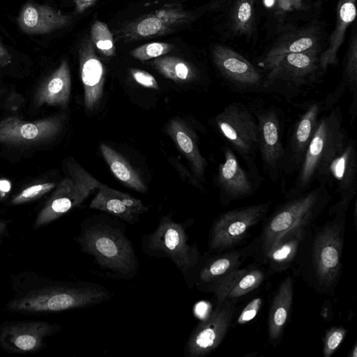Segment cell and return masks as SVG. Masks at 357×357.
Listing matches in <instances>:
<instances>
[{
    "instance_id": "cell-22",
    "label": "cell",
    "mask_w": 357,
    "mask_h": 357,
    "mask_svg": "<svg viewBox=\"0 0 357 357\" xmlns=\"http://www.w3.org/2000/svg\"><path fill=\"white\" fill-rule=\"evenodd\" d=\"M257 248L258 242L255 238L241 248L215 253L199 267L195 284L197 287L206 284L240 268L245 260L253 257Z\"/></svg>"
},
{
    "instance_id": "cell-40",
    "label": "cell",
    "mask_w": 357,
    "mask_h": 357,
    "mask_svg": "<svg viewBox=\"0 0 357 357\" xmlns=\"http://www.w3.org/2000/svg\"><path fill=\"white\" fill-rule=\"evenodd\" d=\"M278 8L282 10H289L298 8L302 4V0H278Z\"/></svg>"
},
{
    "instance_id": "cell-39",
    "label": "cell",
    "mask_w": 357,
    "mask_h": 357,
    "mask_svg": "<svg viewBox=\"0 0 357 357\" xmlns=\"http://www.w3.org/2000/svg\"><path fill=\"white\" fill-rule=\"evenodd\" d=\"M132 78L140 85L150 89H158L159 86L155 77L146 71L132 68L130 70Z\"/></svg>"
},
{
    "instance_id": "cell-43",
    "label": "cell",
    "mask_w": 357,
    "mask_h": 357,
    "mask_svg": "<svg viewBox=\"0 0 357 357\" xmlns=\"http://www.w3.org/2000/svg\"><path fill=\"white\" fill-rule=\"evenodd\" d=\"M357 109V95H353V100L349 108V114L351 116V120L354 121L356 116Z\"/></svg>"
},
{
    "instance_id": "cell-13",
    "label": "cell",
    "mask_w": 357,
    "mask_h": 357,
    "mask_svg": "<svg viewBox=\"0 0 357 357\" xmlns=\"http://www.w3.org/2000/svg\"><path fill=\"white\" fill-rule=\"evenodd\" d=\"M192 18L191 13L181 5L169 4L132 21L119 35L125 42L157 37L173 31Z\"/></svg>"
},
{
    "instance_id": "cell-10",
    "label": "cell",
    "mask_w": 357,
    "mask_h": 357,
    "mask_svg": "<svg viewBox=\"0 0 357 357\" xmlns=\"http://www.w3.org/2000/svg\"><path fill=\"white\" fill-rule=\"evenodd\" d=\"M237 301L225 299L200 321L185 345V357H202L219 347L229 332L237 311Z\"/></svg>"
},
{
    "instance_id": "cell-36",
    "label": "cell",
    "mask_w": 357,
    "mask_h": 357,
    "mask_svg": "<svg viewBox=\"0 0 357 357\" xmlns=\"http://www.w3.org/2000/svg\"><path fill=\"white\" fill-rule=\"evenodd\" d=\"M347 333L343 326H332L324 333L322 354L324 357H331L340 346Z\"/></svg>"
},
{
    "instance_id": "cell-16",
    "label": "cell",
    "mask_w": 357,
    "mask_h": 357,
    "mask_svg": "<svg viewBox=\"0 0 357 357\" xmlns=\"http://www.w3.org/2000/svg\"><path fill=\"white\" fill-rule=\"evenodd\" d=\"M63 119L50 116L33 121L10 116L0 121V144L29 146L47 142L61 131Z\"/></svg>"
},
{
    "instance_id": "cell-18",
    "label": "cell",
    "mask_w": 357,
    "mask_h": 357,
    "mask_svg": "<svg viewBox=\"0 0 357 357\" xmlns=\"http://www.w3.org/2000/svg\"><path fill=\"white\" fill-rule=\"evenodd\" d=\"M59 326L41 321H15L0 330V346L11 353H31L41 349L45 337L59 331Z\"/></svg>"
},
{
    "instance_id": "cell-38",
    "label": "cell",
    "mask_w": 357,
    "mask_h": 357,
    "mask_svg": "<svg viewBox=\"0 0 357 357\" xmlns=\"http://www.w3.org/2000/svg\"><path fill=\"white\" fill-rule=\"evenodd\" d=\"M264 300L261 297L253 298L242 310L236 319V324L243 325L252 320L260 310Z\"/></svg>"
},
{
    "instance_id": "cell-9",
    "label": "cell",
    "mask_w": 357,
    "mask_h": 357,
    "mask_svg": "<svg viewBox=\"0 0 357 357\" xmlns=\"http://www.w3.org/2000/svg\"><path fill=\"white\" fill-rule=\"evenodd\" d=\"M271 206V202L267 201L221 213L210 229L208 252L215 254L236 248L251 228L265 219Z\"/></svg>"
},
{
    "instance_id": "cell-27",
    "label": "cell",
    "mask_w": 357,
    "mask_h": 357,
    "mask_svg": "<svg viewBox=\"0 0 357 357\" xmlns=\"http://www.w3.org/2000/svg\"><path fill=\"white\" fill-rule=\"evenodd\" d=\"M318 26H310L282 34L270 47L261 61L288 53L321 51Z\"/></svg>"
},
{
    "instance_id": "cell-45",
    "label": "cell",
    "mask_w": 357,
    "mask_h": 357,
    "mask_svg": "<svg viewBox=\"0 0 357 357\" xmlns=\"http://www.w3.org/2000/svg\"><path fill=\"white\" fill-rule=\"evenodd\" d=\"M357 356V343L356 342L354 343L351 349L349 351L348 354V357H356Z\"/></svg>"
},
{
    "instance_id": "cell-26",
    "label": "cell",
    "mask_w": 357,
    "mask_h": 357,
    "mask_svg": "<svg viewBox=\"0 0 357 357\" xmlns=\"http://www.w3.org/2000/svg\"><path fill=\"white\" fill-rule=\"evenodd\" d=\"M356 0L337 1L335 26L327 47L319 56V66L324 73L329 66L337 64V52L344 42L346 31L356 16Z\"/></svg>"
},
{
    "instance_id": "cell-11",
    "label": "cell",
    "mask_w": 357,
    "mask_h": 357,
    "mask_svg": "<svg viewBox=\"0 0 357 357\" xmlns=\"http://www.w3.org/2000/svg\"><path fill=\"white\" fill-rule=\"evenodd\" d=\"M212 57L218 72L232 91L264 92V76L242 55L219 45L213 47Z\"/></svg>"
},
{
    "instance_id": "cell-4",
    "label": "cell",
    "mask_w": 357,
    "mask_h": 357,
    "mask_svg": "<svg viewBox=\"0 0 357 357\" xmlns=\"http://www.w3.org/2000/svg\"><path fill=\"white\" fill-rule=\"evenodd\" d=\"M81 251L93 257L102 268L123 279L132 278L138 270L133 245L119 227L97 222L84 227L76 238Z\"/></svg>"
},
{
    "instance_id": "cell-24",
    "label": "cell",
    "mask_w": 357,
    "mask_h": 357,
    "mask_svg": "<svg viewBox=\"0 0 357 357\" xmlns=\"http://www.w3.org/2000/svg\"><path fill=\"white\" fill-rule=\"evenodd\" d=\"M71 22V17L47 5L26 3L17 18L20 29L27 34H45L61 29Z\"/></svg>"
},
{
    "instance_id": "cell-44",
    "label": "cell",
    "mask_w": 357,
    "mask_h": 357,
    "mask_svg": "<svg viewBox=\"0 0 357 357\" xmlns=\"http://www.w3.org/2000/svg\"><path fill=\"white\" fill-rule=\"evenodd\" d=\"M6 183L7 182H5V181H1L0 182V197L5 196L10 190V184Z\"/></svg>"
},
{
    "instance_id": "cell-25",
    "label": "cell",
    "mask_w": 357,
    "mask_h": 357,
    "mask_svg": "<svg viewBox=\"0 0 357 357\" xmlns=\"http://www.w3.org/2000/svg\"><path fill=\"white\" fill-rule=\"evenodd\" d=\"M308 226H299L285 233L266 254L263 265L268 268L267 274L282 273L291 268L299 245Z\"/></svg>"
},
{
    "instance_id": "cell-8",
    "label": "cell",
    "mask_w": 357,
    "mask_h": 357,
    "mask_svg": "<svg viewBox=\"0 0 357 357\" xmlns=\"http://www.w3.org/2000/svg\"><path fill=\"white\" fill-rule=\"evenodd\" d=\"M220 134L229 146L247 162L249 169L257 171L258 126L252 109L241 102H231L213 118Z\"/></svg>"
},
{
    "instance_id": "cell-32",
    "label": "cell",
    "mask_w": 357,
    "mask_h": 357,
    "mask_svg": "<svg viewBox=\"0 0 357 357\" xmlns=\"http://www.w3.org/2000/svg\"><path fill=\"white\" fill-rule=\"evenodd\" d=\"M255 0H236L231 13V26L239 35H249L254 25Z\"/></svg>"
},
{
    "instance_id": "cell-21",
    "label": "cell",
    "mask_w": 357,
    "mask_h": 357,
    "mask_svg": "<svg viewBox=\"0 0 357 357\" xmlns=\"http://www.w3.org/2000/svg\"><path fill=\"white\" fill-rule=\"evenodd\" d=\"M89 207L112 214L130 224L136 222L139 216L148 211L139 199L102 183Z\"/></svg>"
},
{
    "instance_id": "cell-47",
    "label": "cell",
    "mask_w": 357,
    "mask_h": 357,
    "mask_svg": "<svg viewBox=\"0 0 357 357\" xmlns=\"http://www.w3.org/2000/svg\"><path fill=\"white\" fill-rule=\"evenodd\" d=\"M6 227V225L5 224V222L0 220V236L4 232Z\"/></svg>"
},
{
    "instance_id": "cell-46",
    "label": "cell",
    "mask_w": 357,
    "mask_h": 357,
    "mask_svg": "<svg viewBox=\"0 0 357 357\" xmlns=\"http://www.w3.org/2000/svg\"><path fill=\"white\" fill-rule=\"evenodd\" d=\"M354 222L356 229H357V202L356 200L354 202Z\"/></svg>"
},
{
    "instance_id": "cell-29",
    "label": "cell",
    "mask_w": 357,
    "mask_h": 357,
    "mask_svg": "<svg viewBox=\"0 0 357 357\" xmlns=\"http://www.w3.org/2000/svg\"><path fill=\"white\" fill-rule=\"evenodd\" d=\"M71 90V77L66 60L48 76L40 85L36 95L38 105H59L65 107L68 103Z\"/></svg>"
},
{
    "instance_id": "cell-1",
    "label": "cell",
    "mask_w": 357,
    "mask_h": 357,
    "mask_svg": "<svg viewBox=\"0 0 357 357\" xmlns=\"http://www.w3.org/2000/svg\"><path fill=\"white\" fill-rule=\"evenodd\" d=\"M346 221L347 213H338L321 225L314 222L299 245L292 275L317 294H335L342 273Z\"/></svg>"
},
{
    "instance_id": "cell-3",
    "label": "cell",
    "mask_w": 357,
    "mask_h": 357,
    "mask_svg": "<svg viewBox=\"0 0 357 357\" xmlns=\"http://www.w3.org/2000/svg\"><path fill=\"white\" fill-rule=\"evenodd\" d=\"M331 196L324 183L286 199L268 218L259 235L258 248L253 257L263 264L264 258L275 243L285 233L299 226L314 224L328 206Z\"/></svg>"
},
{
    "instance_id": "cell-6",
    "label": "cell",
    "mask_w": 357,
    "mask_h": 357,
    "mask_svg": "<svg viewBox=\"0 0 357 357\" xmlns=\"http://www.w3.org/2000/svg\"><path fill=\"white\" fill-rule=\"evenodd\" d=\"M319 50L288 53L261 61L267 71L264 92L292 98L303 87L318 82L324 75L319 66Z\"/></svg>"
},
{
    "instance_id": "cell-37",
    "label": "cell",
    "mask_w": 357,
    "mask_h": 357,
    "mask_svg": "<svg viewBox=\"0 0 357 357\" xmlns=\"http://www.w3.org/2000/svg\"><path fill=\"white\" fill-rule=\"evenodd\" d=\"M55 187V183L47 182L31 185L17 195L11 200L13 204H21L29 202L41 197L45 194L52 190Z\"/></svg>"
},
{
    "instance_id": "cell-35",
    "label": "cell",
    "mask_w": 357,
    "mask_h": 357,
    "mask_svg": "<svg viewBox=\"0 0 357 357\" xmlns=\"http://www.w3.org/2000/svg\"><path fill=\"white\" fill-rule=\"evenodd\" d=\"M174 47L171 43L152 42L133 49L130 54L135 59L144 61L165 55Z\"/></svg>"
},
{
    "instance_id": "cell-17",
    "label": "cell",
    "mask_w": 357,
    "mask_h": 357,
    "mask_svg": "<svg viewBox=\"0 0 357 357\" xmlns=\"http://www.w3.org/2000/svg\"><path fill=\"white\" fill-rule=\"evenodd\" d=\"M323 110L321 102L312 101L307 105L304 112L295 123L284 148L281 172L291 174L299 170Z\"/></svg>"
},
{
    "instance_id": "cell-34",
    "label": "cell",
    "mask_w": 357,
    "mask_h": 357,
    "mask_svg": "<svg viewBox=\"0 0 357 357\" xmlns=\"http://www.w3.org/2000/svg\"><path fill=\"white\" fill-rule=\"evenodd\" d=\"M91 41L97 50L107 57L115 54L116 47L112 32L102 22L96 21L91 27Z\"/></svg>"
},
{
    "instance_id": "cell-28",
    "label": "cell",
    "mask_w": 357,
    "mask_h": 357,
    "mask_svg": "<svg viewBox=\"0 0 357 357\" xmlns=\"http://www.w3.org/2000/svg\"><path fill=\"white\" fill-rule=\"evenodd\" d=\"M167 130L177 147L189 161L195 176L204 182L207 161L199 151L194 132L183 121L178 119L170 121Z\"/></svg>"
},
{
    "instance_id": "cell-14",
    "label": "cell",
    "mask_w": 357,
    "mask_h": 357,
    "mask_svg": "<svg viewBox=\"0 0 357 357\" xmlns=\"http://www.w3.org/2000/svg\"><path fill=\"white\" fill-rule=\"evenodd\" d=\"M356 142L349 138L327 167L324 183L335 181V193L340 195L338 202L328 208L329 215L347 212L356 192Z\"/></svg>"
},
{
    "instance_id": "cell-5",
    "label": "cell",
    "mask_w": 357,
    "mask_h": 357,
    "mask_svg": "<svg viewBox=\"0 0 357 357\" xmlns=\"http://www.w3.org/2000/svg\"><path fill=\"white\" fill-rule=\"evenodd\" d=\"M112 293L91 282L56 285L11 300L7 307L17 312H53L91 307L109 300Z\"/></svg>"
},
{
    "instance_id": "cell-7",
    "label": "cell",
    "mask_w": 357,
    "mask_h": 357,
    "mask_svg": "<svg viewBox=\"0 0 357 357\" xmlns=\"http://www.w3.org/2000/svg\"><path fill=\"white\" fill-rule=\"evenodd\" d=\"M142 247L150 256L169 259L190 287L195 283L202 256L197 246L188 243L183 225L174 221L170 215L162 217L153 232L143 237Z\"/></svg>"
},
{
    "instance_id": "cell-42",
    "label": "cell",
    "mask_w": 357,
    "mask_h": 357,
    "mask_svg": "<svg viewBox=\"0 0 357 357\" xmlns=\"http://www.w3.org/2000/svg\"><path fill=\"white\" fill-rule=\"evenodd\" d=\"M12 56L6 47L0 41V68L11 63Z\"/></svg>"
},
{
    "instance_id": "cell-12",
    "label": "cell",
    "mask_w": 357,
    "mask_h": 357,
    "mask_svg": "<svg viewBox=\"0 0 357 357\" xmlns=\"http://www.w3.org/2000/svg\"><path fill=\"white\" fill-rule=\"evenodd\" d=\"M251 109L257 122L258 151L264 169L271 181L275 182L280 175L284 153L278 110L274 106Z\"/></svg>"
},
{
    "instance_id": "cell-30",
    "label": "cell",
    "mask_w": 357,
    "mask_h": 357,
    "mask_svg": "<svg viewBox=\"0 0 357 357\" xmlns=\"http://www.w3.org/2000/svg\"><path fill=\"white\" fill-rule=\"evenodd\" d=\"M100 149L112 172L120 181L141 193L146 192L147 188L139 174L125 158L105 144H100Z\"/></svg>"
},
{
    "instance_id": "cell-2",
    "label": "cell",
    "mask_w": 357,
    "mask_h": 357,
    "mask_svg": "<svg viewBox=\"0 0 357 357\" xmlns=\"http://www.w3.org/2000/svg\"><path fill=\"white\" fill-rule=\"evenodd\" d=\"M342 121L340 106L319 118L298 171L297 178L292 188L286 193V199L307 191L315 179L320 183H324L330 161L349 139L348 133L342 126Z\"/></svg>"
},
{
    "instance_id": "cell-19",
    "label": "cell",
    "mask_w": 357,
    "mask_h": 357,
    "mask_svg": "<svg viewBox=\"0 0 357 357\" xmlns=\"http://www.w3.org/2000/svg\"><path fill=\"white\" fill-rule=\"evenodd\" d=\"M266 270L257 265L238 268L211 282L197 287L203 292L213 294L216 304L225 299L238 300L257 289L266 280Z\"/></svg>"
},
{
    "instance_id": "cell-23",
    "label": "cell",
    "mask_w": 357,
    "mask_h": 357,
    "mask_svg": "<svg viewBox=\"0 0 357 357\" xmlns=\"http://www.w3.org/2000/svg\"><path fill=\"white\" fill-rule=\"evenodd\" d=\"M294 280L284 278L277 287L271 300L267 321L268 343L277 347L281 342L292 306Z\"/></svg>"
},
{
    "instance_id": "cell-33",
    "label": "cell",
    "mask_w": 357,
    "mask_h": 357,
    "mask_svg": "<svg viewBox=\"0 0 357 357\" xmlns=\"http://www.w3.org/2000/svg\"><path fill=\"white\" fill-rule=\"evenodd\" d=\"M342 81L341 86L344 89L349 88L353 95H357V37L356 33L350 40L345 55Z\"/></svg>"
},
{
    "instance_id": "cell-41",
    "label": "cell",
    "mask_w": 357,
    "mask_h": 357,
    "mask_svg": "<svg viewBox=\"0 0 357 357\" xmlns=\"http://www.w3.org/2000/svg\"><path fill=\"white\" fill-rule=\"evenodd\" d=\"M75 12L78 14L84 13L86 9L93 5L98 0H73Z\"/></svg>"
},
{
    "instance_id": "cell-20",
    "label": "cell",
    "mask_w": 357,
    "mask_h": 357,
    "mask_svg": "<svg viewBox=\"0 0 357 357\" xmlns=\"http://www.w3.org/2000/svg\"><path fill=\"white\" fill-rule=\"evenodd\" d=\"M79 61L84 105L87 109L92 110L102 96L105 70L89 38L84 40L79 46Z\"/></svg>"
},
{
    "instance_id": "cell-31",
    "label": "cell",
    "mask_w": 357,
    "mask_h": 357,
    "mask_svg": "<svg viewBox=\"0 0 357 357\" xmlns=\"http://www.w3.org/2000/svg\"><path fill=\"white\" fill-rule=\"evenodd\" d=\"M152 65L164 77L176 82H191L197 78L195 69L188 62L176 56L157 57Z\"/></svg>"
},
{
    "instance_id": "cell-15",
    "label": "cell",
    "mask_w": 357,
    "mask_h": 357,
    "mask_svg": "<svg viewBox=\"0 0 357 357\" xmlns=\"http://www.w3.org/2000/svg\"><path fill=\"white\" fill-rule=\"evenodd\" d=\"M216 182L220 202L227 206L232 202L254 195L261 181L258 172L245 170L233 149L226 146L224 161L219 165Z\"/></svg>"
}]
</instances>
